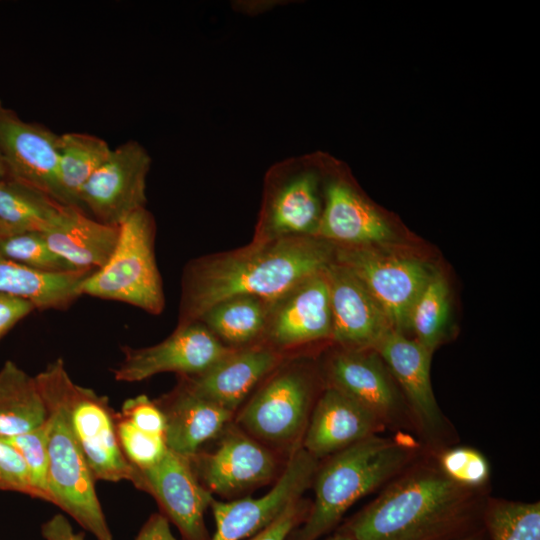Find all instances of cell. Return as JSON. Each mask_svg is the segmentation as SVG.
Wrapping results in <instances>:
<instances>
[{"label": "cell", "instance_id": "obj_1", "mask_svg": "<svg viewBox=\"0 0 540 540\" xmlns=\"http://www.w3.org/2000/svg\"><path fill=\"white\" fill-rule=\"evenodd\" d=\"M334 245L315 236H289L191 261L182 278L178 326L198 322L235 296L273 303L333 260Z\"/></svg>", "mask_w": 540, "mask_h": 540}, {"label": "cell", "instance_id": "obj_2", "mask_svg": "<svg viewBox=\"0 0 540 540\" xmlns=\"http://www.w3.org/2000/svg\"><path fill=\"white\" fill-rule=\"evenodd\" d=\"M476 492L437 464L414 466L341 531L353 540H452L482 526Z\"/></svg>", "mask_w": 540, "mask_h": 540}, {"label": "cell", "instance_id": "obj_3", "mask_svg": "<svg viewBox=\"0 0 540 540\" xmlns=\"http://www.w3.org/2000/svg\"><path fill=\"white\" fill-rule=\"evenodd\" d=\"M69 377L62 358L55 359L35 376L48 414L51 503L97 540H113L95 490L96 480L71 427L65 391Z\"/></svg>", "mask_w": 540, "mask_h": 540}, {"label": "cell", "instance_id": "obj_4", "mask_svg": "<svg viewBox=\"0 0 540 540\" xmlns=\"http://www.w3.org/2000/svg\"><path fill=\"white\" fill-rule=\"evenodd\" d=\"M414 449L397 440L369 436L330 458L315 477V499L291 540H317L331 531L360 498L403 471Z\"/></svg>", "mask_w": 540, "mask_h": 540}, {"label": "cell", "instance_id": "obj_5", "mask_svg": "<svg viewBox=\"0 0 540 540\" xmlns=\"http://www.w3.org/2000/svg\"><path fill=\"white\" fill-rule=\"evenodd\" d=\"M156 224L146 207L119 225L116 246L108 261L80 284V293L126 303L150 314L165 306L161 276L154 251Z\"/></svg>", "mask_w": 540, "mask_h": 540}, {"label": "cell", "instance_id": "obj_6", "mask_svg": "<svg viewBox=\"0 0 540 540\" xmlns=\"http://www.w3.org/2000/svg\"><path fill=\"white\" fill-rule=\"evenodd\" d=\"M318 156H291L266 172L253 241L289 236H315L324 204Z\"/></svg>", "mask_w": 540, "mask_h": 540}, {"label": "cell", "instance_id": "obj_7", "mask_svg": "<svg viewBox=\"0 0 540 540\" xmlns=\"http://www.w3.org/2000/svg\"><path fill=\"white\" fill-rule=\"evenodd\" d=\"M333 259L367 289L392 329L408 330L411 308L434 270L425 261L378 246H335Z\"/></svg>", "mask_w": 540, "mask_h": 540}, {"label": "cell", "instance_id": "obj_8", "mask_svg": "<svg viewBox=\"0 0 540 540\" xmlns=\"http://www.w3.org/2000/svg\"><path fill=\"white\" fill-rule=\"evenodd\" d=\"M65 391L73 433L95 480H124L135 485L138 468L122 451L116 431V414L109 399L78 385L71 377Z\"/></svg>", "mask_w": 540, "mask_h": 540}, {"label": "cell", "instance_id": "obj_9", "mask_svg": "<svg viewBox=\"0 0 540 540\" xmlns=\"http://www.w3.org/2000/svg\"><path fill=\"white\" fill-rule=\"evenodd\" d=\"M317 458L300 448L290 457L273 488L259 498L213 499L216 531L210 540H245L260 533L296 504L317 472Z\"/></svg>", "mask_w": 540, "mask_h": 540}, {"label": "cell", "instance_id": "obj_10", "mask_svg": "<svg viewBox=\"0 0 540 540\" xmlns=\"http://www.w3.org/2000/svg\"><path fill=\"white\" fill-rule=\"evenodd\" d=\"M234 348L223 344L203 323L177 326L165 340L143 348H122L123 359L113 370L116 381L140 382L164 372L201 374Z\"/></svg>", "mask_w": 540, "mask_h": 540}, {"label": "cell", "instance_id": "obj_11", "mask_svg": "<svg viewBox=\"0 0 540 540\" xmlns=\"http://www.w3.org/2000/svg\"><path fill=\"white\" fill-rule=\"evenodd\" d=\"M151 167L148 151L129 140L111 150L80 193V207L96 220L119 226L146 204V180Z\"/></svg>", "mask_w": 540, "mask_h": 540}, {"label": "cell", "instance_id": "obj_12", "mask_svg": "<svg viewBox=\"0 0 540 540\" xmlns=\"http://www.w3.org/2000/svg\"><path fill=\"white\" fill-rule=\"evenodd\" d=\"M135 487L152 495L161 514L172 522L182 540H210L204 514L212 493L197 478L188 458L169 449L155 465L139 469Z\"/></svg>", "mask_w": 540, "mask_h": 540}, {"label": "cell", "instance_id": "obj_13", "mask_svg": "<svg viewBox=\"0 0 540 540\" xmlns=\"http://www.w3.org/2000/svg\"><path fill=\"white\" fill-rule=\"evenodd\" d=\"M311 395V383L304 372L282 370L256 392L238 421L253 436L267 442H292L307 427Z\"/></svg>", "mask_w": 540, "mask_h": 540}, {"label": "cell", "instance_id": "obj_14", "mask_svg": "<svg viewBox=\"0 0 540 540\" xmlns=\"http://www.w3.org/2000/svg\"><path fill=\"white\" fill-rule=\"evenodd\" d=\"M0 153L8 177L62 203L59 186V135L26 122L0 100ZM63 204V203H62Z\"/></svg>", "mask_w": 540, "mask_h": 540}, {"label": "cell", "instance_id": "obj_15", "mask_svg": "<svg viewBox=\"0 0 540 540\" xmlns=\"http://www.w3.org/2000/svg\"><path fill=\"white\" fill-rule=\"evenodd\" d=\"M227 431L214 451L188 458L202 485L211 493L233 495L268 482L276 472L274 456L246 434Z\"/></svg>", "mask_w": 540, "mask_h": 540}, {"label": "cell", "instance_id": "obj_16", "mask_svg": "<svg viewBox=\"0 0 540 540\" xmlns=\"http://www.w3.org/2000/svg\"><path fill=\"white\" fill-rule=\"evenodd\" d=\"M324 270L271 303L262 335L266 344L279 350L331 338L332 315Z\"/></svg>", "mask_w": 540, "mask_h": 540}, {"label": "cell", "instance_id": "obj_17", "mask_svg": "<svg viewBox=\"0 0 540 540\" xmlns=\"http://www.w3.org/2000/svg\"><path fill=\"white\" fill-rule=\"evenodd\" d=\"M332 315L331 338L343 349H373L392 329L364 285L334 259L324 270Z\"/></svg>", "mask_w": 540, "mask_h": 540}, {"label": "cell", "instance_id": "obj_18", "mask_svg": "<svg viewBox=\"0 0 540 540\" xmlns=\"http://www.w3.org/2000/svg\"><path fill=\"white\" fill-rule=\"evenodd\" d=\"M282 358L279 350L266 343L234 348L205 372L181 376V382L197 396L234 413Z\"/></svg>", "mask_w": 540, "mask_h": 540}, {"label": "cell", "instance_id": "obj_19", "mask_svg": "<svg viewBox=\"0 0 540 540\" xmlns=\"http://www.w3.org/2000/svg\"><path fill=\"white\" fill-rule=\"evenodd\" d=\"M316 237L335 246H379L393 240L381 214L344 178L328 176Z\"/></svg>", "mask_w": 540, "mask_h": 540}, {"label": "cell", "instance_id": "obj_20", "mask_svg": "<svg viewBox=\"0 0 540 540\" xmlns=\"http://www.w3.org/2000/svg\"><path fill=\"white\" fill-rule=\"evenodd\" d=\"M380 356L372 349H343L328 361L329 386L346 394L384 425L403 417V407L395 385Z\"/></svg>", "mask_w": 540, "mask_h": 540}, {"label": "cell", "instance_id": "obj_21", "mask_svg": "<svg viewBox=\"0 0 540 540\" xmlns=\"http://www.w3.org/2000/svg\"><path fill=\"white\" fill-rule=\"evenodd\" d=\"M372 350L400 385L421 429L430 435L439 433L444 423L430 380L432 353L394 329L389 330Z\"/></svg>", "mask_w": 540, "mask_h": 540}, {"label": "cell", "instance_id": "obj_22", "mask_svg": "<svg viewBox=\"0 0 540 540\" xmlns=\"http://www.w3.org/2000/svg\"><path fill=\"white\" fill-rule=\"evenodd\" d=\"M384 426L367 408L328 386L308 420L303 448L318 459L375 435Z\"/></svg>", "mask_w": 540, "mask_h": 540}, {"label": "cell", "instance_id": "obj_23", "mask_svg": "<svg viewBox=\"0 0 540 540\" xmlns=\"http://www.w3.org/2000/svg\"><path fill=\"white\" fill-rule=\"evenodd\" d=\"M155 402L165 417L167 448L186 458L198 453L202 444L219 436L233 415L197 396L181 381L172 392Z\"/></svg>", "mask_w": 540, "mask_h": 540}, {"label": "cell", "instance_id": "obj_24", "mask_svg": "<svg viewBox=\"0 0 540 540\" xmlns=\"http://www.w3.org/2000/svg\"><path fill=\"white\" fill-rule=\"evenodd\" d=\"M42 235L49 247L73 268L94 271L110 258L119 226L92 219L78 207L66 206Z\"/></svg>", "mask_w": 540, "mask_h": 540}, {"label": "cell", "instance_id": "obj_25", "mask_svg": "<svg viewBox=\"0 0 540 540\" xmlns=\"http://www.w3.org/2000/svg\"><path fill=\"white\" fill-rule=\"evenodd\" d=\"M91 272L44 273L0 253V294L28 301L37 310H65L81 296L80 284Z\"/></svg>", "mask_w": 540, "mask_h": 540}, {"label": "cell", "instance_id": "obj_26", "mask_svg": "<svg viewBox=\"0 0 540 540\" xmlns=\"http://www.w3.org/2000/svg\"><path fill=\"white\" fill-rule=\"evenodd\" d=\"M35 376L7 360L0 368V438L28 432L47 419Z\"/></svg>", "mask_w": 540, "mask_h": 540}, {"label": "cell", "instance_id": "obj_27", "mask_svg": "<svg viewBox=\"0 0 540 540\" xmlns=\"http://www.w3.org/2000/svg\"><path fill=\"white\" fill-rule=\"evenodd\" d=\"M111 150L104 139L95 135L80 132L59 135V186L64 205L82 209L81 190Z\"/></svg>", "mask_w": 540, "mask_h": 540}, {"label": "cell", "instance_id": "obj_28", "mask_svg": "<svg viewBox=\"0 0 540 540\" xmlns=\"http://www.w3.org/2000/svg\"><path fill=\"white\" fill-rule=\"evenodd\" d=\"M270 303L254 296H235L209 308L198 320L220 341L244 347L259 338L265 330Z\"/></svg>", "mask_w": 540, "mask_h": 540}, {"label": "cell", "instance_id": "obj_29", "mask_svg": "<svg viewBox=\"0 0 540 540\" xmlns=\"http://www.w3.org/2000/svg\"><path fill=\"white\" fill-rule=\"evenodd\" d=\"M66 206L8 176L0 179V221L15 233L46 232Z\"/></svg>", "mask_w": 540, "mask_h": 540}, {"label": "cell", "instance_id": "obj_30", "mask_svg": "<svg viewBox=\"0 0 540 540\" xmlns=\"http://www.w3.org/2000/svg\"><path fill=\"white\" fill-rule=\"evenodd\" d=\"M450 313L449 289L445 278L435 271L416 298L408 318V330L431 353L443 340Z\"/></svg>", "mask_w": 540, "mask_h": 540}, {"label": "cell", "instance_id": "obj_31", "mask_svg": "<svg viewBox=\"0 0 540 540\" xmlns=\"http://www.w3.org/2000/svg\"><path fill=\"white\" fill-rule=\"evenodd\" d=\"M482 526L491 540H540L539 502L489 501Z\"/></svg>", "mask_w": 540, "mask_h": 540}, {"label": "cell", "instance_id": "obj_32", "mask_svg": "<svg viewBox=\"0 0 540 540\" xmlns=\"http://www.w3.org/2000/svg\"><path fill=\"white\" fill-rule=\"evenodd\" d=\"M0 253L17 263L44 273L78 271L59 257L39 232H21L0 237Z\"/></svg>", "mask_w": 540, "mask_h": 540}, {"label": "cell", "instance_id": "obj_33", "mask_svg": "<svg viewBox=\"0 0 540 540\" xmlns=\"http://www.w3.org/2000/svg\"><path fill=\"white\" fill-rule=\"evenodd\" d=\"M48 420L23 434L2 439L11 445L24 460L36 499L51 503L48 488Z\"/></svg>", "mask_w": 540, "mask_h": 540}, {"label": "cell", "instance_id": "obj_34", "mask_svg": "<svg viewBox=\"0 0 540 540\" xmlns=\"http://www.w3.org/2000/svg\"><path fill=\"white\" fill-rule=\"evenodd\" d=\"M439 469L451 480L478 490L490 477L487 459L470 447H454L441 452L437 459Z\"/></svg>", "mask_w": 540, "mask_h": 540}, {"label": "cell", "instance_id": "obj_35", "mask_svg": "<svg viewBox=\"0 0 540 540\" xmlns=\"http://www.w3.org/2000/svg\"><path fill=\"white\" fill-rule=\"evenodd\" d=\"M116 431L124 455L139 469L155 465L168 450L164 436L142 431L119 414Z\"/></svg>", "mask_w": 540, "mask_h": 540}, {"label": "cell", "instance_id": "obj_36", "mask_svg": "<svg viewBox=\"0 0 540 540\" xmlns=\"http://www.w3.org/2000/svg\"><path fill=\"white\" fill-rule=\"evenodd\" d=\"M0 491L17 492L36 498L24 460L11 445L1 438Z\"/></svg>", "mask_w": 540, "mask_h": 540}, {"label": "cell", "instance_id": "obj_37", "mask_svg": "<svg viewBox=\"0 0 540 540\" xmlns=\"http://www.w3.org/2000/svg\"><path fill=\"white\" fill-rule=\"evenodd\" d=\"M119 415L142 431L164 436V414L157 403L144 394L125 400Z\"/></svg>", "mask_w": 540, "mask_h": 540}, {"label": "cell", "instance_id": "obj_38", "mask_svg": "<svg viewBox=\"0 0 540 540\" xmlns=\"http://www.w3.org/2000/svg\"><path fill=\"white\" fill-rule=\"evenodd\" d=\"M33 310L28 301L0 294V339Z\"/></svg>", "mask_w": 540, "mask_h": 540}, {"label": "cell", "instance_id": "obj_39", "mask_svg": "<svg viewBox=\"0 0 540 540\" xmlns=\"http://www.w3.org/2000/svg\"><path fill=\"white\" fill-rule=\"evenodd\" d=\"M301 509L298 504L289 507L270 526L247 540H286L299 524Z\"/></svg>", "mask_w": 540, "mask_h": 540}, {"label": "cell", "instance_id": "obj_40", "mask_svg": "<svg viewBox=\"0 0 540 540\" xmlns=\"http://www.w3.org/2000/svg\"><path fill=\"white\" fill-rule=\"evenodd\" d=\"M44 540H86L82 532L76 533L63 514H55L41 527Z\"/></svg>", "mask_w": 540, "mask_h": 540}, {"label": "cell", "instance_id": "obj_41", "mask_svg": "<svg viewBox=\"0 0 540 540\" xmlns=\"http://www.w3.org/2000/svg\"><path fill=\"white\" fill-rule=\"evenodd\" d=\"M134 540H178L171 532L168 519L161 513L152 514Z\"/></svg>", "mask_w": 540, "mask_h": 540}, {"label": "cell", "instance_id": "obj_42", "mask_svg": "<svg viewBox=\"0 0 540 540\" xmlns=\"http://www.w3.org/2000/svg\"><path fill=\"white\" fill-rule=\"evenodd\" d=\"M287 1L283 0H237L231 2V7L238 13L257 16L268 12L279 5H285Z\"/></svg>", "mask_w": 540, "mask_h": 540}, {"label": "cell", "instance_id": "obj_43", "mask_svg": "<svg viewBox=\"0 0 540 540\" xmlns=\"http://www.w3.org/2000/svg\"><path fill=\"white\" fill-rule=\"evenodd\" d=\"M452 540H487V534L484 527L480 526Z\"/></svg>", "mask_w": 540, "mask_h": 540}, {"label": "cell", "instance_id": "obj_44", "mask_svg": "<svg viewBox=\"0 0 540 540\" xmlns=\"http://www.w3.org/2000/svg\"><path fill=\"white\" fill-rule=\"evenodd\" d=\"M15 234V232L8 227L5 223L0 221V237Z\"/></svg>", "mask_w": 540, "mask_h": 540}, {"label": "cell", "instance_id": "obj_45", "mask_svg": "<svg viewBox=\"0 0 540 540\" xmlns=\"http://www.w3.org/2000/svg\"><path fill=\"white\" fill-rule=\"evenodd\" d=\"M328 540H353V539L347 534H345L344 532L340 531L336 533L334 536L330 537Z\"/></svg>", "mask_w": 540, "mask_h": 540}, {"label": "cell", "instance_id": "obj_46", "mask_svg": "<svg viewBox=\"0 0 540 540\" xmlns=\"http://www.w3.org/2000/svg\"><path fill=\"white\" fill-rule=\"evenodd\" d=\"M7 176H8L7 175V170H6L2 155L0 153V179L4 178V177H7Z\"/></svg>", "mask_w": 540, "mask_h": 540}]
</instances>
